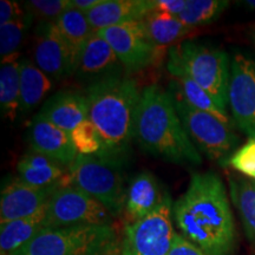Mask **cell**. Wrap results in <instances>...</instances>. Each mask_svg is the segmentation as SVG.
Wrapping results in <instances>:
<instances>
[{
    "label": "cell",
    "mask_w": 255,
    "mask_h": 255,
    "mask_svg": "<svg viewBox=\"0 0 255 255\" xmlns=\"http://www.w3.org/2000/svg\"><path fill=\"white\" fill-rule=\"evenodd\" d=\"M228 105L235 126L250 138L255 137V60L244 53L232 58Z\"/></svg>",
    "instance_id": "obj_11"
},
{
    "label": "cell",
    "mask_w": 255,
    "mask_h": 255,
    "mask_svg": "<svg viewBox=\"0 0 255 255\" xmlns=\"http://www.w3.org/2000/svg\"><path fill=\"white\" fill-rule=\"evenodd\" d=\"M187 0H154L155 11L178 17L186 8Z\"/></svg>",
    "instance_id": "obj_34"
},
{
    "label": "cell",
    "mask_w": 255,
    "mask_h": 255,
    "mask_svg": "<svg viewBox=\"0 0 255 255\" xmlns=\"http://www.w3.org/2000/svg\"><path fill=\"white\" fill-rule=\"evenodd\" d=\"M38 115L60 129L71 132L82 122L89 120L88 100L79 91H60L45 102Z\"/></svg>",
    "instance_id": "obj_16"
},
{
    "label": "cell",
    "mask_w": 255,
    "mask_h": 255,
    "mask_svg": "<svg viewBox=\"0 0 255 255\" xmlns=\"http://www.w3.org/2000/svg\"><path fill=\"white\" fill-rule=\"evenodd\" d=\"M244 4H246L251 8H255V0H247V1H244Z\"/></svg>",
    "instance_id": "obj_37"
},
{
    "label": "cell",
    "mask_w": 255,
    "mask_h": 255,
    "mask_svg": "<svg viewBox=\"0 0 255 255\" xmlns=\"http://www.w3.org/2000/svg\"><path fill=\"white\" fill-rule=\"evenodd\" d=\"M33 63L53 81L75 75L78 56L64 39L56 23H39L37 26Z\"/></svg>",
    "instance_id": "obj_12"
},
{
    "label": "cell",
    "mask_w": 255,
    "mask_h": 255,
    "mask_svg": "<svg viewBox=\"0 0 255 255\" xmlns=\"http://www.w3.org/2000/svg\"><path fill=\"white\" fill-rule=\"evenodd\" d=\"M174 222L184 239L207 255H233L238 245L227 190L213 171L193 174L187 190L174 202Z\"/></svg>",
    "instance_id": "obj_1"
},
{
    "label": "cell",
    "mask_w": 255,
    "mask_h": 255,
    "mask_svg": "<svg viewBox=\"0 0 255 255\" xmlns=\"http://www.w3.org/2000/svg\"><path fill=\"white\" fill-rule=\"evenodd\" d=\"M34 18L26 11L17 20L0 24V56L1 64L18 60V51L24 37L33 24Z\"/></svg>",
    "instance_id": "obj_27"
},
{
    "label": "cell",
    "mask_w": 255,
    "mask_h": 255,
    "mask_svg": "<svg viewBox=\"0 0 255 255\" xmlns=\"http://www.w3.org/2000/svg\"><path fill=\"white\" fill-rule=\"evenodd\" d=\"M168 255H207L199 247L184 239L180 233H175L173 246Z\"/></svg>",
    "instance_id": "obj_32"
},
{
    "label": "cell",
    "mask_w": 255,
    "mask_h": 255,
    "mask_svg": "<svg viewBox=\"0 0 255 255\" xmlns=\"http://www.w3.org/2000/svg\"><path fill=\"white\" fill-rule=\"evenodd\" d=\"M184 130L199 151L212 161L225 164L237 150L238 135L228 124L208 113L193 109L176 95L171 94Z\"/></svg>",
    "instance_id": "obj_8"
},
{
    "label": "cell",
    "mask_w": 255,
    "mask_h": 255,
    "mask_svg": "<svg viewBox=\"0 0 255 255\" xmlns=\"http://www.w3.org/2000/svg\"><path fill=\"white\" fill-rule=\"evenodd\" d=\"M68 183L41 188L21 182L18 177L12 178L2 186L0 197V225L26 218L43 208L59 188Z\"/></svg>",
    "instance_id": "obj_13"
},
{
    "label": "cell",
    "mask_w": 255,
    "mask_h": 255,
    "mask_svg": "<svg viewBox=\"0 0 255 255\" xmlns=\"http://www.w3.org/2000/svg\"><path fill=\"white\" fill-rule=\"evenodd\" d=\"M49 203V202H47ZM47 203L37 213L26 218L0 225V252L13 254L31 242L38 234L49 228Z\"/></svg>",
    "instance_id": "obj_20"
},
{
    "label": "cell",
    "mask_w": 255,
    "mask_h": 255,
    "mask_svg": "<svg viewBox=\"0 0 255 255\" xmlns=\"http://www.w3.org/2000/svg\"><path fill=\"white\" fill-rule=\"evenodd\" d=\"M154 11V0H103L87 15L95 32L128 21L142 20Z\"/></svg>",
    "instance_id": "obj_17"
},
{
    "label": "cell",
    "mask_w": 255,
    "mask_h": 255,
    "mask_svg": "<svg viewBox=\"0 0 255 255\" xmlns=\"http://www.w3.org/2000/svg\"><path fill=\"white\" fill-rule=\"evenodd\" d=\"M228 5L227 0H187L186 8L177 18L188 27L195 28L215 21Z\"/></svg>",
    "instance_id": "obj_28"
},
{
    "label": "cell",
    "mask_w": 255,
    "mask_h": 255,
    "mask_svg": "<svg viewBox=\"0 0 255 255\" xmlns=\"http://www.w3.org/2000/svg\"><path fill=\"white\" fill-rule=\"evenodd\" d=\"M225 165H229L238 173L255 181V137L248 138L245 144L233 152Z\"/></svg>",
    "instance_id": "obj_31"
},
{
    "label": "cell",
    "mask_w": 255,
    "mask_h": 255,
    "mask_svg": "<svg viewBox=\"0 0 255 255\" xmlns=\"http://www.w3.org/2000/svg\"><path fill=\"white\" fill-rule=\"evenodd\" d=\"M71 6V0H31L24 7L39 23H56V20Z\"/></svg>",
    "instance_id": "obj_30"
},
{
    "label": "cell",
    "mask_w": 255,
    "mask_h": 255,
    "mask_svg": "<svg viewBox=\"0 0 255 255\" xmlns=\"http://www.w3.org/2000/svg\"><path fill=\"white\" fill-rule=\"evenodd\" d=\"M174 201L165 191L163 200L150 214L127 223L121 239L123 255H168L175 237Z\"/></svg>",
    "instance_id": "obj_7"
},
{
    "label": "cell",
    "mask_w": 255,
    "mask_h": 255,
    "mask_svg": "<svg viewBox=\"0 0 255 255\" xmlns=\"http://www.w3.org/2000/svg\"><path fill=\"white\" fill-rule=\"evenodd\" d=\"M135 139L145 152L178 164H200V151L181 122L173 96L158 85L142 90Z\"/></svg>",
    "instance_id": "obj_3"
},
{
    "label": "cell",
    "mask_w": 255,
    "mask_h": 255,
    "mask_svg": "<svg viewBox=\"0 0 255 255\" xmlns=\"http://www.w3.org/2000/svg\"><path fill=\"white\" fill-rule=\"evenodd\" d=\"M109 210L78 188L64 186L53 194L47 203L49 228L70 226H113Z\"/></svg>",
    "instance_id": "obj_9"
},
{
    "label": "cell",
    "mask_w": 255,
    "mask_h": 255,
    "mask_svg": "<svg viewBox=\"0 0 255 255\" xmlns=\"http://www.w3.org/2000/svg\"><path fill=\"white\" fill-rule=\"evenodd\" d=\"M165 191L161 190L159 183L149 171L138 173L127 187L126 213L128 223L144 218L163 200Z\"/></svg>",
    "instance_id": "obj_18"
},
{
    "label": "cell",
    "mask_w": 255,
    "mask_h": 255,
    "mask_svg": "<svg viewBox=\"0 0 255 255\" xmlns=\"http://www.w3.org/2000/svg\"><path fill=\"white\" fill-rule=\"evenodd\" d=\"M102 255H123L122 250H121V240L117 239L116 241H114Z\"/></svg>",
    "instance_id": "obj_36"
},
{
    "label": "cell",
    "mask_w": 255,
    "mask_h": 255,
    "mask_svg": "<svg viewBox=\"0 0 255 255\" xmlns=\"http://www.w3.org/2000/svg\"><path fill=\"white\" fill-rule=\"evenodd\" d=\"M20 63V113L26 114L36 108L53 89L55 81L30 59Z\"/></svg>",
    "instance_id": "obj_22"
},
{
    "label": "cell",
    "mask_w": 255,
    "mask_h": 255,
    "mask_svg": "<svg viewBox=\"0 0 255 255\" xmlns=\"http://www.w3.org/2000/svg\"><path fill=\"white\" fill-rule=\"evenodd\" d=\"M28 142L32 151L52 158L64 167L69 168L78 156L71 132L60 129L39 115L34 117L31 124Z\"/></svg>",
    "instance_id": "obj_15"
},
{
    "label": "cell",
    "mask_w": 255,
    "mask_h": 255,
    "mask_svg": "<svg viewBox=\"0 0 255 255\" xmlns=\"http://www.w3.org/2000/svg\"><path fill=\"white\" fill-rule=\"evenodd\" d=\"M141 94L135 79L124 72L85 88L89 120L100 132L103 145L97 156L121 165L126 161L135 139Z\"/></svg>",
    "instance_id": "obj_2"
},
{
    "label": "cell",
    "mask_w": 255,
    "mask_h": 255,
    "mask_svg": "<svg viewBox=\"0 0 255 255\" xmlns=\"http://www.w3.org/2000/svg\"><path fill=\"white\" fill-rule=\"evenodd\" d=\"M56 25L64 39L68 41L73 52L79 57V53L87 41L96 32L89 23L87 15L72 6L66 9L56 20Z\"/></svg>",
    "instance_id": "obj_26"
},
{
    "label": "cell",
    "mask_w": 255,
    "mask_h": 255,
    "mask_svg": "<svg viewBox=\"0 0 255 255\" xmlns=\"http://www.w3.org/2000/svg\"><path fill=\"white\" fill-rule=\"evenodd\" d=\"M168 91L178 96L184 103H187L193 109L208 113L213 115V116L218 117L219 120L223 121V122L232 124V126L234 123L233 120H231V117H229L227 111L222 110L205 89L201 88L197 83L194 82L189 77H187V76L174 77Z\"/></svg>",
    "instance_id": "obj_23"
},
{
    "label": "cell",
    "mask_w": 255,
    "mask_h": 255,
    "mask_svg": "<svg viewBox=\"0 0 255 255\" xmlns=\"http://www.w3.org/2000/svg\"><path fill=\"white\" fill-rule=\"evenodd\" d=\"M117 239L114 226L47 228L11 255H102Z\"/></svg>",
    "instance_id": "obj_6"
},
{
    "label": "cell",
    "mask_w": 255,
    "mask_h": 255,
    "mask_svg": "<svg viewBox=\"0 0 255 255\" xmlns=\"http://www.w3.org/2000/svg\"><path fill=\"white\" fill-rule=\"evenodd\" d=\"M102 2L103 0H71V6L83 13H88L89 11H91L92 8H95Z\"/></svg>",
    "instance_id": "obj_35"
},
{
    "label": "cell",
    "mask_w": 255,
    "mask_h": 255,
    "mask_svg": "<svg viewBox=\"0 0 255 255\" xmlns=\"http://www.w3.org/2000/svg\"><path fill=\"white\" fill-rule=\"evenodd\" d=\"M231 63L225 51L194 40H183L168 50L169 73L173 77L187 76L193 79L225 111L228 107Z\"/></svg>",
    "instance_id": "obj_4"
},
{
    "label": "cell",
    "mask_w": 255,
    "mask_h": 255,
    "mask_svg": "<svg viewBox=\"0 0 255 255\" xmlns=\"http://www.w3.org/2000/svg\"><path fill=\"white\" fill-rule=\"evenodd\" d=\"M229 187L245 234L255 246V181L247 177L229 178Z\"/></svg>",
    "instance_id": "obj_24"
},
{
    "label": "cell",
    "mask_w": 255,
    "mask_h": 255,
    "mask_svg": "<svg viewBox=\"0 0 255 255\" xmlns=\"http://www.w3.org/2000/svg\"><path fill=\"white\" fill-rule=\"evenodd\" d=\"M0 108L2 117L13 121L20 111V63H2L0 69Z\"/></svg>",
    "instance_id": "obj_25"
},
{
    "label": "cell",
    "mask_w": 255,
    "mask_h": 255,
    "mask_svg": "<svg viewBox=\"0 0 255 255\" xmlns=\"http://www.w3.org/2000/svg\"><path fill=\"white\" fill-rule=\"evenodd\" d=\"M26 13L25 7H21L18 2L1 0L0 1V24H6L9 21L17 20Z\"/></svg>",
    "instance_id": "obj_33"
},
{
    "label": "cell",
    "mask_w": 255,
    "mask_h": 255,
    "mask_svg": "<svg viewBox=\"0 0 255 255\" xmlns=\"http://www.w3.org/2000/svg\"><path fill=\"white\" fill-rule=\"evenodd\" d=\"M142 23L149 39L159 51L183 41L194 30L184 25L178 18L155 9L142 19Z\"/></svg>",
    "instance_id": "obj_21"
},
{
    "label": "cell",
    "mask_w": 255,
    "mask_h": 255,
    "mask_svg": "<svg viewBox=\"0 0 255 255\" xmlns=\"http://www.w3.org/2000/svg\"><path fill=\"white\" fill-rule=\"evenodd\" d=\"M71 138L78 155H98L102 151V138L90 120L82 122L71 131Z\"/></svg>",
    "instance_id": "obj_29"
},
{
    "label": "cell",
    "mask_w": 255,
    "mask_h": 255,
    "mask_svg": "<svg viewBox=\"0 0 255 255\" xmlns=\"http://www.w3.org/2000/svg\"><path fill=\"white\" fill-rule=\"evenodd\" d=\"M1 255H11V254H1Z\"/></svg>",
    "instance_id": "obj_38"
},
{
    "label": "cell",
    "mask_w": 255,
    "mask_h": 255,
    "mask_svg": "<svg viewBox=\"0 0 255 255\" xmlns=\"http://www.w3.org/2000/svg\"><path fill=\"white\" fill-rule=\"evenodd\" d=\"M123 65L107 40L98 32L87 41L79 53L75 77L88 85L123 73Z\"/></svg>",
    "instance_id": "obj_14"
},
{
    "label": "cell",
    "mask_w": 255,
    "mask_h": 255,
    "mask_svg": "<svg viewBox=\"0 0 255 255\" xmlns=\"http://www.w3.org/2000/svg\"><path fill=\"white\" fill-rule=\"evenodd\" d=\"M18 178L33 187L47 188L62 183H70L69 170L58 162L32 151L24 155L17 165Z\"/></svg>",
    "instance_id": "obj_19"
},
{
    "label": "cell",
    "mask_w": 255,
    "mask_h": 255,
    "mask_svg": "<svg viewBox=\"0 0 255 255\" xmlns=\"http://www.w3.org/2000/svg\"><path fill=\"white\" fill-rule=\"evenodd\" d=\"M121 167L97 155H78L68 168L70 183L102 203L114 219L119 218L124 213L127 200Z\"/></svg>",
    "instance_id": "obj_5"
},
{
    "label": "cell",
    "mask_w": 255,
    "mask_h": 255,
    "mask_svg": "<svg viewBox=\"0 0 255 255\" xmlns=\"http://www.w3.org/2000/svg\"><path fill=\"white\" fill-rule=\"evenodd\" d=\"M98 33L109 43L128 75L150 66L159 53L149 39L142 20L103 28Z\"/></svg>",
    "instance_id": "obj_10"
}]
</instances>
